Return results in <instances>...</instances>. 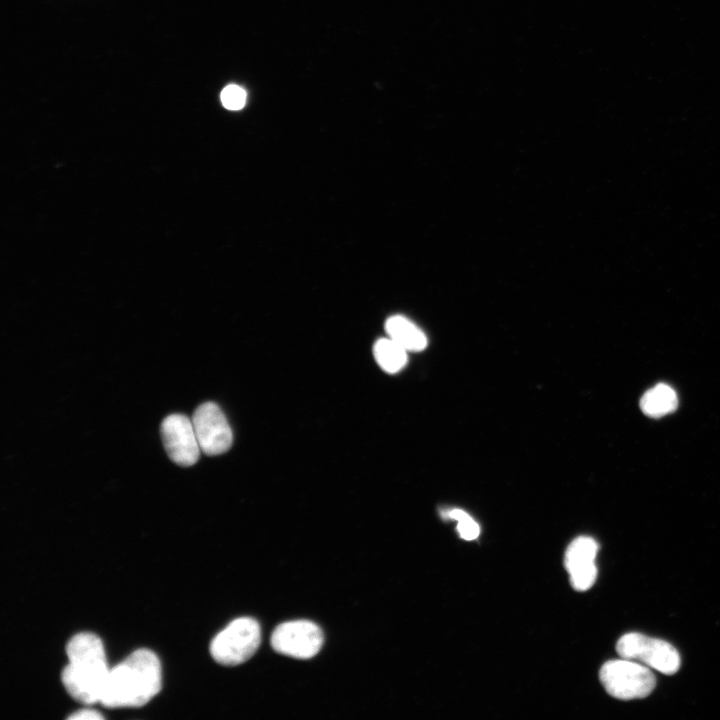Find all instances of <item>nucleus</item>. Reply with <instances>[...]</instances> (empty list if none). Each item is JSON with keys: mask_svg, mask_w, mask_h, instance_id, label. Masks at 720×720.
Returning <instances> with one entry per match:
<instances>
[{"mask_svg": "<svg viewBox=\"0 0 720 720\" xmlns=\"http://www.w3.org/2000/svg\"><path fill=\"white\" fill-rule=\"evenodd\" d=\"M324 641L323 632L315 623L295 620L278 625L271 635L272 648L283 655L297 659L314 657Z\"/></svg>", "mask_w": 720, "mask_h": 720, "instance_id": "nucleus-6", "label": "nucleus"}, {"mask_svg": "<svg viewBox=\"0 0 720 720\" xmlns=\"http://www.w3.org/2000/svg\"><path fill=\"white\" fill-rule=\"evenodd\" d=\"M161 436L165 450L174 463L188 467L197 462L201 449L192 420L187 416H167L161 424Z\"/></svg>", "mask_w": 720, "mask_h": 720, "instance_id": "nucleus-8", "label": "nucleus"}, {"mask_svg": "<svg viewBox=\"0 0 720 720\" xmlns=\"http://www.w3.org/2000/svg\"><path fill=\"white\" fill-rule=\"evenodd\" d=\"M407 350L390 337L378 339L373 346V355L385 372H399L407 363Z\"/></svg>", "mask_w": 720, "mask_h": 720, "instance_id": "nucleus-12", "label": "nucleus"}, {"mask_svg": "<svg viewBox=\"0 0 720 720\" xmlns=\"http://www.w3.org/2000/svg\"><path fill=\"white\" fill-rule=\"evenodd\" d=\"M639 405L646 416L660 418L677 409L678 397L671 386L659 383L642 395Z\"/></svg>", "mask_w": 720, "mask_h": 720, "instance_id": "nucleus-11", "label": "nucleus"}, {"mask_svg": "<svg viewBox=\"0 0 720 720\" xmlns=\"http://www.w3.org/2000/svg\"><path fill=\"white\" fill-rule=\"evenodd\" d=\"M387 335L407 351H421L427 346V338L409 319L394 315L385 323Z\"/></svg>", "mask_w": 720, "mask_h": 720, "instance_id": "nucleus-10", "label": "nucleus"}, {"mask_svg": "<svg viewBox=\"0 0 720 720\" xmlns=\"http://www.w3.org/2000/svg\"><path fill=\"white\" fill-rule=\"evenodd\" d=\"M597 552L598 543L591 537L580 536L569 544L564 565L575 590L586 591L593 586L597 577Z\"/></svg>", "mask_w": 720, "mask_h": 720, "instance_id": "nucleus-9", "label": "nucleus"}, {"mask_svg": "<svg viewBox=\"0 0 720 720\" xmlns=\"http://www.w3.org/2000/svg\"><path fill=\"white\" fill-rule=\"evenodd\" d=\"M444 515L457 521V531L462 539L470 541L478 537L480 527L467 512L461 509H451L445 511Z\"/></svg>", "mask_w": 720, "mask_h": 720, "instance_id": "nucleus-13", "label": "nucleus"}, {"mask_svg": "<svg viewBox=\"0 0 720 720\" xmlns=\"http://www.w3.org/2000/svg\"><path fill=\"white\" fill-rule=\"evenodd\" d=\"M599 677L606 692L620 700L644 698L656 684L649 667L625 658L606 662L600 669Z\"/></svg>", "mask_w": 720, "mask_h": 720, "instance_id": "nucleus-4", "label": "nucleus"}, {"mask_svg": "<svg viewBox=\"0 0 720 720\" xmlns=\"http://www.w3.org/2000/svg\"><path fill=\"white\" fill-rule=\"evenodd\" d=\"M67 665L61 681L77 702H100L109 671L101 639L90 632L75 634L66 645Z\"/></svg>", "mask_w": 720, "mask_h": 720, "instance_id": "nucleus-2", "label": "nucleus"}, {"mask_svg": "<svg viewBox=\"0 0 720 720\" xmlns=\"http://www.w3.org/2000/svg\"><path fill=\"white\" fill-rule=\"evenodd\" d=\"M617 653L661 673L672 675L680 668V655L668 642L639 633L623 635L616 645Z\"/></svg>", "mask_w": 720, "mask_h": 720, "instance_id": "nucleus-5", "label": "nucleus"}, {"mask_svg": "<svg viewBox=\"0 0 720 720\" xmlns=\"http://www.w3.org/2000/svg\"><path fill=\"white\" fill-rule=\"evenodd\" d=\"M191 420L202 452L207 455H219L231 447L232 430L217 404L213 402L201 404Z\"/></svg>", "mask_w": 720, "mask_h": 720, "instance_id": "nucleus-7", "label": "nucleus"}, {"mask_svg": "<svg viewBox=\"0 0 720 720\" xmlns=\"http://www.w3.org/2000/svg\"><path fill=\"white\" fill-rule=\"evenodd\" d=\"M160 689V661L153 651L141 648L110 669L100 703L106 708L140 707Z\"/></svg>", "mask_w": 720, "mask_h": 720, "instance_id": "nucleus-1", "label": "nucleus"}, {"mask_svg": "<svg viewBox=\"0 0 720 720\" xmlns=\"http://www.w3.org/2000/svg\"><path fill=\"white\" fill-rule=\"evenodd\" d=\"M221 102L229 110H239L246 102V92L237 85H228L221 92Z\"/></svg>", "mask_w": 720, "mask_h": 720, "instance_id": "nucleus-14", "label": "nucleus"}, {"mask_svg": "<svg viewBox=\"0 0 720 720\" xmlns=\"http://www.w3.org/2000/svg\"><path fill=\"white\" fill-rule=\"evenodd\" d=\"M261 642V629L253 618L230 622L211 641L210 654L221 665L235 666L250 659Z\"/></svg>", "mask_w": 720, "mask_h": 720, "instance_id": "nucleus-3", "label": "nucleus"}, {"mask_svg": "<svg viewBox=\"0 0 720 720\" xmlns=\"http://www.w3.org/2000/svg\"><path fill=\"white\" fill-rule=\"evenodd\" d=\"M69 719H102L103 716L94 710L90 709H83L75 712L74 714L70 715L68 717Z\"/></svg>", "mask_w": 720, "mask_h": 720, "instance_id": "nucleus-15", "label": "nucleus"}]
</instances>
